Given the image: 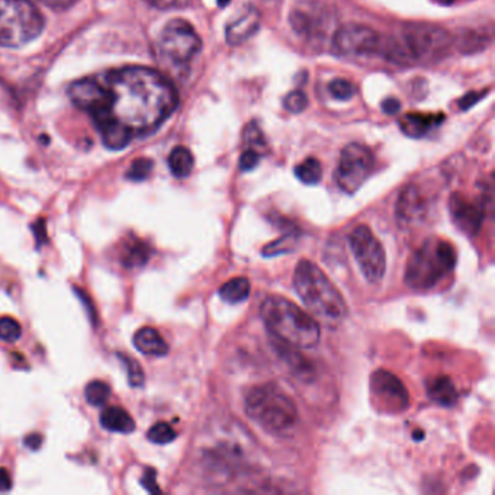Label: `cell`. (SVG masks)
<instances>
[{"instance_id": "cell-35", "label": "cell", "mask_w": 495, "mask_h": 495, "mask_svg": "<svg viewBox=\"0 0 495 495\" xmlns=\"http://www.w3.org/2000/svg\"><path fill=\"white\" fill-rule=\"evenodd\" d=\"M141 485L149 492H160V488L156 481V471L154 469L149 468L144 472L142 478H141Z\"/></svg>"}, {"instance_id": "cell-36", "label": "cell", "mask_w": 495, "mask_h": 495, "mask_svg": "<svg viewBox=\"0 0 495 495\" xmlns=\"http://www.w3.org/2000/svg\"><path fill=\"white\" fill-rule=\"evenodd\" d=\"M32 231L35 234V242H36V247H41L43 244H45L48 242L47 237V230H45V221L44 219H38L34 226H32Z\"/></svg>"}, {"instance_id": "cell-23", "label": "cell", "mask_w": 495, "mask_h": 495, "mask_svg": "<svg viewBox=\"0 0 495 495\" xmlns=\"http://www.w3.org/2000/svg\"><path fill=\"white\" fill-rule=\"evenodd\" d=\"M295 176L305 185H317L323 177L321 163L314 157L305 158L295 168Z\"/></svg>"}, {"instance_id": "cell-10", "label": "cell", "mask_w": 495, "mask_h": 495, "mask_svg": "<svg viewBox=\"0 0 495 495\" xmlns=\"http://www.w3.org/2000/svg\"><path fill=\"white\" fill-rule=\"evenodd\" d=\"M374 168L375 158L368 147L356 142L346 145L336 172L339 188L350 195L357 192L374 172Z\"/></svg>"}, {"instance_id": "cell-15", "label": "cell", "mask_w": 495, "mask_h": 495, "mask_svg": "<svg viewBox=\"0 0 495 495\" xmlns=\"http://www.w3.org/2000/svg\"><path fill=\"white\" fill-rule=\"evenodd\" d=\"M134 346L135 349L145 355L161 357L169 353V344L161 337V334L153 327H142L134 334Z\"/></svg>"}, {"instance_id": "cell-18", "label": "cell", "mask_w": 495, "mask_h": 495, "mask_svg": "<svg viewBox=\"0 0 495 495\" xmlns=\"http://www.w3.org/2000/svg\"><path fill=\"white\" fill-rule=\"evenodd\" d=\"M101 424L109 430L130 434L135 430V421L131 414L122 407H108L101 414Z\"/></svg>"}, {"instance_id": "cell-5", "label": "cell", "mask_w": 495, "mask_h": 495, "mask_svg": "<svg viewBox=\"0 0 495 495\" xmlns=\"http://www.w3.org/2000/svg\"><path fill=\"white\" fill-rule=\"evenodd\" d=\"M457 262L452 243L429 238L413 254L406 269V283L414 290H430L446 279Z\"/></svg>"}, {"instance_id": "cell-22", "label": "cell", "mask_w": 495, "mask_h": 495, "mask_svg": "<svg viewBox=\"0 0 495 495\" xmlns=\"http://www.w3.org/2000/svg\"><path fill=\"white\" fill-rule=\"evenodd\" d=\"M152 256L150 246L144 242H133L128 243L122 253V263L126 267L142 266L149 262Z\"/></svg>"}, {"instance_id": "cell-1", "label": "cell", "mask_w": 495, "mask_h": 495, "mask_svg": "<svg viewBox=\"0 0 495 495\" xmlns=\"http://www.w3.org/2000/svg\"><path fill=\"white\" fill-rule=\"evenodd\" d=\"M68 96L95 122L109 150L150 135L177 106L176 89L166 76L142 66L83 77L70 86Z\"/></svg>"}, {"instance_id": "cell-29", "label": "cell", "mask_w": 495, "mask_h": 495, "mask_svg": "<svg viewBox=\"0 0 495 495\" xmlns=\"http://www.w3.org/2000/svg\"><path fill=\"white\" fill-rule=\"evenodd\" d=\"M119 359L122 360V363L125 366L126 374H128V382H130L131 387H134V388L142 387L145 375H144L141 364L135 359L124 356V355H119Z\"/></svg>"}, {"instance_id": "cell-11", "label": "cell", "mask_w": 495, "mask_h": 495, "mask_svg": "<svg viewBox=\"0 0 495 495\" xmlns=\"http://www.w3.org/2000/svg\"><path fill=\"white\" fill-rule=\"evenodd\" d=\"M382 36L364 25L341 27L333 38V48L343 57H368L381 50Z\"/></svg>"}, {"instance_id": "cell-13", "label": "cell", "mask_w": 495, "mask_h": 495, "mask_svg": "<svg viewBox=\"0 0 495 495\" xmlns=\"http://www.w3.org/2000/svg\"><path fill=\"white\" fill-rule=\"evenodd\" d=\"M450 212L455 224L469 235L480 231L485 216L481 204H475L459 193L453 195L450 199Z\"/></svg>"}, {"instance_id": "cell-41", "label": "cell", "mask_w": 495, "mask_h": 495, "mask_svg": "<svg viewBox=\"0 0 495 495\" xmlns=\"http://www.w3.org/2000/svg\"><path fill=\"white\" fill-rule=\"evenodd\" d=\"M76 293L79 295L80 301H82V302L87 306V311H89V316H90V318L94 320V323H96V311L94 309V305H89V297L86 295V292L76 289Z\"/></svg>"}, {"instance_id": "cell-6", "label": "cell", "mask_w": 495, "mask_h": 495, "mask_svg": "<svg viewBox=\"0 0 495 495\" xmlns=\"http://www.w3.org/2000/svg\"><path fill=\"white\" fill-rule=\"evenodd\" d=\"M247 415L272 434H286L298 423L293 399L273 383L254 387L246 397Z\"/></svg>"}, {"instance_id": "cell-38", "label": "cell", "mask_w": 495, "mask_h": 495, "mask_svg": "<svg viewBox=\"0 0 495 495\" xmlns=\"http://www.w3.org/2000/svg\"><path fill=\"white\" fill-rule=\"evenodd\" d=\"M24 445H25L27 448H29L31 450H38V449L41 448V445H43V436H41V434H36V433L29 434L28 437H25Z\"/></svg>"}, {"instance_id": "cell-14", "label": "cell", "mask_w": 495, "mask_h": 495, "mask_svg": "<svg viewBox=\"0 0 495 495\" xmlns=\"http://www.w3.org/2000/svg\"><path fill=\"white\" fill-rule=\"evenodd\" d=\"M260 28V13L254 6H246L226 28V40L231 45L247 41Z\"/></svg>"}, {"instance_id": "cell-7", "label": "cell", "mask_w": 495, "mask_h": 495, "mask_svg": "<svg viewBox=\"0 0 495 495\" xmlns=\"http://www.w3.org/2000/svg\"><path fill=\"white\" fill-rule=\"evenodd\" d=\"M45 25L29 0H0V45L20 48L40 36Z\"/></svg>"}, {"instance_id": "cell-33", "label": "cell", "mask_w": 495, "mask_h": 495, "mask_svg": "<svg viewBox=\"0 0 495 495\" xmlns=\"http://www.w3.org/2000/svg\"><path fill=\"white\" fill-rule=\"evenodd\" d=\"M259 161H260V154L258 152H254L253 149H249L242 154L240 161H238V166H240L243 172H250L258 166Z\"/></svg>"}, {"instance_id": "cell-40", "label": "cell", "mask_w": 495, "mask_h": 495, "mask_svg": "<svg viewBox=\"0 0 495 495\" xmlns=\"http://www.w3.org/2000/svg\"><path fill=\"white\" fill-rule=\"evenodd\" d=\"M382 108H383V111L390 114V115H394L399 111V108H401V103L395 99V98H388V99H385L383 103H382Z\"/></svg>"}, {"instance_id": "cell-25", "label": "cell", "mask_w": 495, "mask_h": 495, "mask_svg": "<svg viewBox=\"0 0 495 495\" xmlns=\"http://www.w3.org/2000/svg\"><path fill=\"white\" fill-rule=\"evenodd\" d=\"M153 168H154L153 160L147 157H138L131 163L130 169H128L126 179H130L133 182H142L152 175Z\"/></svg>"}, {"instance_id": "cell-39", "label": "cell", "mask_w": 495, "mask_h": 495, "mask_svg": "<svg viewBox=\"0 0 495 495\" xmlns=\"http://www.w3.org/2000/svg\"><path fill=\"white\" fill-rule=\"evenodd\" d=\"M12 488V478L8 469L0 468V492H8Z\"/></svg>"}, {"instance_id": "cell-4", "label": "cell", "mask_w": 495, "mask_h": 495, "mask_svg": "<svg viewBox=\"0 0 495 495\" xmlns=\"http://www.w3.org/2000/svg\"><path fill=\"white\" fill-rule=\"evenodd\" d=\"M293 286L316 317L327 323H339L346 318L347 305L341 292L314 262L302 259L297 265Z\"/></svg>"}, {"instance_id": "cell-17", "label": "cell", "mask_w": 495, "mask_h": 495, "mask_svg": "<svg viewBox=\"0 0 495 495\" xmlns=\"http://www.w3.org/2000/svg\"><path fill=\"white\" fill-rule=\"evenodd\" d=\"M424 214L426 202L423 200V196L418 192L417 186H408L399 196L397 207L398 218L404 223H414L417 218H421V215Z\"/></svg>"}, {"instance_id": "cell-34", "label": "cell", "mask_w": 495, "mask_h": 495, "mask_svg": "<svg viewBox=\"0 0 495 495\" xmlns=\"http://www.w3.org/2000/svg\"><path fill=\"white\" fill-rule=\"evenodd\" d=\"M145 2L158 9H180L188 6L192 0H145Z\"/></svg>"}, {"instance_id": "cell-2", "label": "cell", "mask_w": 495, "mask_h": 495, "mask_svg": "<svg viewBox=\"0 0 495 495\" xmlns=\"http://www.w3.org/2000/svg\"><path fill=\"white\" fill-rule=\"evenodd\" d=\"M260 316L269 333L281 344L311 349L320 341L321 333L316 318L283 297H267L260 306Z\"/></svg>"}, {"instance_id": "cell-21", "label": "cell", "mask_w": 495, "mask_h": 495, "mask_svg": "<svg viewBox=\"0 0 495 495\" xmlns=\"http://www.w3.org/2000/svg\"><path fill=\"white\" fill-rule=\"evenodd\" d=\"M251 290L250 281L247 278H234L228 282H226L221 289H219V297L223 298V301L228 304H240L247 301Z\"/></svg>"}, {"instance_id": "cell-37", "label": "cell", "mask_w": 495, "mask_h": 495, "mask_svg": "<svg viewBox=\"0 0 495 495\" xmlns=\"http://www.w3.org/2000/svg\"><path fill=\"white\" fill-rule=\"evenodd\" d=\"M40 2H43L44 5L52 9H67L75 5L77 0H40Z\"/></svg>"}, {"instance_id": "cell-42", "label": "cell", "mask_w": 495, "mask_h": 495, "mask_svg": "<svg viewBox=\"0 0 495 495\" xmlns=\"http://www.w3.org/2000/svg\"><path fill=\"white\" fill-rule=\"evenodd\" d=\"M481 98H482V94H469L464 98V101L461 102V106H462V109H468L478 102Z\"/></svg>"}, {"instance_id": "cell-19", "label": "cell", "mask_w": 495, "mask_h": 495, "mask_svg": "<svg viewBox=\"0 0 495 495\" xmlns=\"http://www.w3.org/2000/svg\"><path fill=\"white\" fill-rule=\"evenodd\" d=\"M427 394L436 404L449 407L457 401V392L450 378L437 376L427 383Z\"/></svg>"}, {"instance_id": "cell-8", "label": "cell", "mask_w": 495, "mask_h": 495, "mask_svg": "<svg viewBox=\"0 0 495 495\" xmlns=\"http://www.w3.org/2000/svg\"><path fill=\"white\" fill-rule=\"evenodd\" d=\"M202 43L195 28L183 20H172L160 32L158 57L170 67L185 68L200 51Z\"/></svg>"}, {"instance_id": "cell-43", "label": "cell", "mask_w": 495, "mask_h": 495, "mask_svg": "<svg viewBox=\"0 0 495 495\" xmlns=\"http://www.w3.org/2000/svg\"><path fill=\"white\" fill-rule=\"evenodd\" d=\"M230 2H231V0H218V5L221 6V8H224V6H227Z\"/></svg>"}, {"instance_id": "cell-26", "label": "cell", "mask_w": 495, "mask_h": 495, "mask_svg": "<svg viewBox=\"0 0 495 495\" xmlns=\"http://www.w3.org/2000/svg\"><path fill=\"white\" fill-rule=\"evenodd\" d=\"M297 240H298V237L295 234H286L285 237L279 238V240L267 244L262 250V253L265 256H267V258H273V256H278L282 253H290L293 249H295Z\"/></svg>"}, {"instance_id": "cell-24", "label": "cell", "mask_w": 495, "mask_h": 495, "mask_svg": "<svg viewBox=\"0 0 495 495\" xmlns=\"http://www.w3.org/2000/svg\"><path fill=\"white\" fill-rule=\"evenodd\" d=\"M111 395V387L103 381H91L84 388V398L90 406H103Z\"/></svg>"}, {"instance_id": "cell-9", "label": "cell", "mask_w": 495, "mask_h": 495, "mask_svg": "<svg viewBox=\"0 0 495 495\" xmlns=\"http://www.w3.org/2000/svg\"><path fill=\"white\" fill-rule=\"evenodd\" d=\"M355 259L366 281L378 283L387 272V254L368 226H357L349 237Z\"/></svg>"}, {"instance_id": "cell-30", "label": "cell", "mask_w": 495, "mask_h": 495, "mask_svg": "<svg viewBox=\"0 0 495 495\" xmlns=\"http://www.w3.org/2000/svg\"><path fill=\"white\" fill-rule=\"evenodd\" d=\"M328 91L337 101H349L355 96L356 87L346 79H334L328 84Z\"/></svg>"}, {"instance_id": "cell-16", "label": "cell", "mask_w": 495, "mask_h": 495, "mask_svg": "<svg viewBox=\"0 0 495 495\" xmlns=\"http://www.w3.org/2000/svg\"><path fill=\"white\" fill-rule=\"evenodd\" d=\"M443 115L431 114H407L399 119L401 131L411 138H423L443 121Z\"/></svg>"}, {"instance_id": "cell-12", "label": "cell", "mask_w": 495, "mask_h": 495, "mask_svg": "<svg viewBox=\"0 0 495 495\" xmlns=\"http://www.w3.org/2000/svg\"><path fill=\"white\" fill-rule=\"evenodd\" d=\"M371 395L378 410L399 413L410 406L407 388L394 374L379 369L371 376Z\"/></svg>"}, {"instance_id": "cell-3", "label": "cell", "mask_w": 495, "mask_h": 495, "mask_svg": "<svg viewBox=\"0 0 495 495\" xmlns=\"http://www.w3.org/2000/svg\"><path fill=\"white\" fill-rule=\"evenodd\" d=\"M450 34L434 25H407L382 40L385 57L397 63H426L442 59L449 51Z\"/></svg>"}, {"instance_id": "cell-32", "label": "cell", "mask_w": 495, "mask_h": 495, "mask_svg": "<svg viewBox=\"0 0 495 495\" xmlns=\"http://www.w3.org/2000/svg\"><path fill=\"white\" fill-rule=\"evenodd\" d=\"M244 140L246 142L250 145V147H256V145H259L262 147L265 144V137L260 131V128L258 126V124L256 122H251L247 128H246V131H244Z\"/></svg>"}, {"instance_id": "cell-31", "label": "cell", "mask_w": 495, "mask_h": 495, "mask_svg": "<svg viewBox=\"0 0 495 495\" xmlns=\"http://www.w3.org/2000/svg\"><path fill=\"white\" fill-rule=\"evenodd\" d=\"M283 106L290 114H301L308 106V99L301 90H293L289 95H286Z\"/></svg>"}, {"instance_id": "cell-28", "label": "cell", "mask_w": 495, "mask_h": 495, "mask_svg": "<svg viewBox=\"0 0 495 495\" xmlns=\"http://www.w3.org/2000/svg\"><path fill=\"white\" fill-rule=\"evenodd\" d=\"M22 336V327L12 317H0V340L15 343Z\"/></svg>"}, {"instance_id": "cell-20", "label": "cell", "mask_w": 495, "mask_h": 495, "mask_svg": "<svg viewBox=\"0 0 495 495\" xmlns=\"http://www.w3.org/2000/svg\"><path fill=\"white\" fill-rule=\"evenodd\" d=\"M168 163L172 175L179 179H183V177H188L192 173L195 160L192 153L186 149V147L179 145L175 147L172 153L169 154Z\"/></svg>"}, {"instance_id": "cell-27", "label": "cell", "mask_w": 495, "mask_h": 495, "mask_svg": "<svg viewBox=\"0 0 495 495\" xmlns=\"http://www.w3.org/2000/svg\"><path fill=\"white\" fill-rule=\"evenodd\" d=\"M177 434L175 429L168 423H157L149 430V433H147V437H149L150 442L156 445H168L173 442Z\"/></svg>"}]
</instances>
